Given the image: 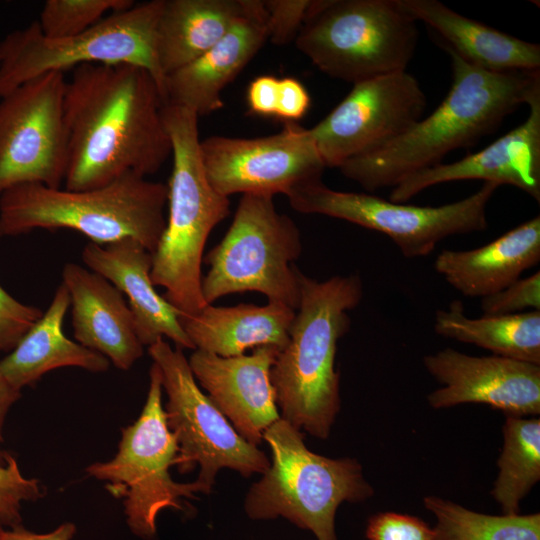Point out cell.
<instances>
[{"mask_svg": "<svg viewBox=\"0 0 540 540\" xmlns=\"http://www.w3.org/2000/svg\"><path fill=\"white\" fill-rule=\"evenodd\" d=\"M524 122L484 149L456 162L414 173L392 188L389 200L405 203L421 191L446 182L483 180L512 185L540 202V93L529 102Z\"/></svg>", "mask_w": 540, "mask_h": 540, "instance_id": "18", "label": "cell"}, {"mask_svg": "<svg viewBox=\"0 0 540 540\" xmlns=\"http://www.w3.org/2000/svg\"><path fill=\"white\" fill-rule=\"evenodd\" d=\"M44 496L40 482L26 478L16 458L9 453L7 463L0 465V521L4 527L22 525V504Z\"/></svg>", "mask_w": 540, "mask_h": 540, "instance_id": "31", "label": "cell"}, {"mask_svg": "<svg viewBox=\"0 0 540 540\" xmlns=\"http://www.w3.org/2000/svg\"><path fill=\"white\" fill-rule=\"evenodd\" d=\"M481 309L484 315H508L540 310V272L519 278L504 289L483 297Z\"/></svg>", "mask_w": 540, "mask_h": 540, "instance_id": "32", "label": "cell"}, {"mask_svg": "<svg viewBox=\"0 0 540 540\" xmlns=\"http://www.w3.org/2000/svg\"><path fill=\"white\" fill-rule=\"evenodd\" d=\"M162 5L163 0L135 4L69 37L48 38L37 21L14 30L0 42V98L49 72L64 73L83 64L126 63L148 70L165 100V76L155 47Z\"/></svg>", "mask_w": 540, "mask_h": 540, "instance_id": "8", "label": "cell"}, {"mask_svg": "<svg viewBox=\"0 0 540 540\" xmlns=\"http://www.w3.org/2000/svg\"><path fill=\"white\" fill-rule=\"evenodd\" d=\"M134 5L133 0H47L36 21L44 36L63 38L82 33L106 16Z\"/></svg>", "mask_w": 540, "mask_h": 540, "instance_id": "30", "label": "cell"}, {"mask_svg": "<svg viewBox=\"0 0 540 540\" xmlns=\"http://www.w3.org/2000/svg\"><path fill=\"white\" fill-rule=\"evenodd\" d=\"M310 96L304 85L295 78L279 79L276 116L286 122L301 119L310 106Z\"/></svg>", "mask_w": 540, "mask_h": 540, "instance_id": "36", "label": "cell"}, {"mask_svg": "<svg viewBox=\"0 0 540 540\" xmlns=\"http://www.w3.org/2000/svg\"><path fill=\"white\" fill-rule=\"evenodd\" d=\"M435 332L502 356L540 365V310L470 318L461 301L435 314Z\"/></svg>", "mask_w": 540, "mask_h": 540, "instance_id": "27", "label": "cell"}, {"mask_svg": "<svg viewBox=\"0 0 540 540\" xmlns=\"http://www.w3.org/2000/svg\"><path fill=\"white\" fill-rule=\"evenodd\" d=\"M503 439L492 495L505 514H516L520 501L540 479V420L507 416Z\"/></svg>", "mask_w": 540, "mask_h": 540, "instance_id": "28", "label": "cell"}, {"mask_svg": "<svg viewBox=\"0 0 540 540\" xmlns=\"http://www.w3.org/2000/svg\"><path fill=\"white\" fill-rule=\"evenodd\" d=\"M423 363L443 386L428 396L433 408L483 403L507 416L540 413V365L502 356H470L450 347Z\"/></svg>", "mask_w": 540, "mask_h": 540, "instance_id": "16", "label": "cell"}, {"mask_svg": "<svg viewBox=\"0 0 540 540\" xmlns=\"http://www.w3.org/2000/svg\"><path fill=\"white\" fill-rule=\"evenodd\" d=\"M268 40L275 45L294 42L306 18L311 0H263Z\"/></svg>", "mask_w": 540, "mask_h": 540, "instance_id": "33", "label": "cell"}, {"mask_svg": "<svg viewBox=\"0 0 540 540\" xmlns=\"http://www.w3.org/2000/svg\"><path fill=\"white\" fill-rule=\"evenodd\" d=\"M264 2L251 0L247 13L214 46L165 78L166 104L184 107L198 117L224 103L222 90L268 40Z\"/></svg>", "mask_w": 540, "mask_h": 540, "instance_id": "19", "label": "cell"}, {"mask_svg": "<svg viewBox=\"0 0 540 540\" xmlns=\"http://www.w3.org/2000/svg\"><path fill=\"white\" fill-rule=\"evenodd\" d=\"M416 22L400 0H311L294 43L321 72L354 84L406 71Z\"/></svg>", "mask_w": 540, "mask_h": 540, "instance_id": "7", "label": "cell"}, {"mask_svg": "<svg viewBox=\"0 0 540 540\" xmlns=\"http://www.w3.org/2000/svg\"><path fill=\"white\" fill-rule=\"evenodd\" d=\"M271 450L270 466L246 494L244 509L253 520L284 517L312 531L317 540H337L335 514L344 502L373 495L360 463L332 459L309 450L304 433L279 418L263 433Z\"/></svg>", "mask_w": 540, "mask_h": 540, "instance_id": "6", "label": "cell"}, {"mask_svg": "<svg viewBox=\"0 0 540 540\" xmlns=\"http://www.w3.org/2000/svg\"><path fill=\"white\" fill-rule=\"evenodd\" d=\"M279 79L273 75L256 77L248 86L247 103L252 113L275 117L278 106Z\"/></svg>", "mask_w": 540, "mask_h": 540, "instance_id": "37", "label": "cell"}, {"mask_svg": "<svg viewBox=\"0 0 540 540\" xmlns=\"http://www.w3.org/2000/svg\"><path fill=\"white\" fill-rule=\"evenodd\" d=\"M148 353L161 372L167 395L165 414L169 429L178 443L176 460L181 474L199 466L196 481L209 494L217 473L229 468L243 477L263 474L270 460L257 446L243 439L196 379L181 348L173 349L164 339L148 347Z\"/></svg>", "mask_w": 540, "mask_h": 540, "instance_id": "11", "label": "cell"}, {"mask_svg": "<svg viewBox=\"0 0 540 540\" xmlns=\"http://www.w3.org/2000/svg\"><path fill=\"white\" fill-rule=\"evenodd\" d=\"M405 10L467 62L494 72L540 70V45L463 16L437 0H400Z\"/></svg>", "mask_w": 540, "mask_h": 540, "instance_id": "23", "label": "cell"}, {"mask_svg": "<svg viewBox=\"0 0 540 540\" xmlns=\"http://www.w3.org/2000/svg\"><path fill=\"white\" fill-rule=\"evenodd\" d=\"M76 532V526L66 522L48 533H34L22 525L6 529L2 540H71Z\"/></svg>", "mask_w": 540, "mask_h": 540, "instance_id": "38", "label": "cell"}, {"mask_svg": "<svg viewBox=\"0 0 540 540\" xmlns=\"http://www.w3.org/2000/svg\"><path fill=\"white\" fill-rule=\"evenodd\" d=\"M70 304L69 292L61 283L45 313L0 361V373L15 389L33 386L57 368L79 367L94 373L109 369L105 356L64 335L63 320Z\"/></svg>", "mask_w": 540, "mask_h": 540, "instance_id": "25", "label": "cell"}, {"mask_svg": "<svg viewBox=\"0 0 540 540\" xmlns=\"http://www.w3.org/2000/svg\"><path fill=\"white\" fill-rule=\"evenodd\" d=\"M441 46L453 70L451 88L441 104L384 147L339 167L365 190L393 188L408 176L441 164L448 153L494 132L508 115L540 93V70L489 71Z\"/></svg>", "mask_w": 540, "mask_h": 540, "instance_id": "2", "label": "cell"}, {"mask_svg": "<svg viewBox=\"0 0 540 540\" xmlns=\"http://www.w3.org/2000/svg\"><path fill=\"white\" fill-rule=\"evenodd\" d=\"M208 181L220 194L287 195L321 180L326 168L309 129L285 122L279 133L258 138L210 136L200 140Z\"/></svg>", "mask_w": 540, "mask_h": 540, "instance_id": "15", "label": "cell"}, {"mask_svg": "<svg viewBox=\"0 0 540 540\" xmlns=\"http://www.w3.org/2000/svg\"><path fill=\"white\" fill-rule=\"evenodd\" d=\"M302 248L298 226L276 210L273 196L243 194L224 238L204 258L210 266L201 282L205 302L255 291L296 310L301 271L294 262Z\"/></svg>", "mask_w": 540, "mask_h": 540, "instance_id": "9", "label": "cell"}, {"mask_svg": "<svg viewBox=\"0 0 540 540\" xmlns=\"http://www.w3.org/2000/svg\"><path fill=\"white\" fill-rule=\"evenodd\" d=\"M540 261V217L472 250H443L435 270L467 297H486L509 286Z\"/></svg>", "mask_w": 540, "mask_h": 540, "instance_id": "22", "label": "cell"}, {"mask_svg": "<svg viewBox=\"0 0 540 540\" xmlns=\"http://www.w3.org/2000/svg\"><path fill=\"white\" fill-rule=\"evenodd\" d=\"M168 186L127 173L90 190L14 185L0 195V237L71 229L104 245L126 237L155 252L166 226Z\"/></svg>", "mask_w": 540, "mask_h": 540, "instance_id": "4", "label": "cell"}, {"mask_svg": "<svg viewBox=\"0 0 540 540\" xmlns=\"http://www.w3.org/2000/svg\"><path fill=\"white\" fill-rule=\"evenodd\" d=\"M424 506L437 519L435 540H540L539 513L492 516L436 496H426Z\"/></svg>", "mask_w": 540, "mask_h": 540, "instance_id": "29", "label": "cell"}, {"mask_svg": "<svg viewBox=\"0 0 540 540\" xmlns=\"http://www.w3.org/2000/svg\"><path fill=\"white\" fill-rule=\"evenodd\" d=\"M66 82L63 72H49L1 98L0 195L21 183L60 188L67 169Z\"/></svg>", "mask_w": 540, "mask_h": 540, "instance_id": "13", "label": "cell"}, {"mask_svg": "<svg viewBox=\"0 0 540 540\" xmlns=\"http://www.w3.org/2000/svg\"><path fill=\"white\" fill-rule=\"evenodd\" d=\"M161 90L134 64H83L66 82L65 189L106 186L127 173H157L172 154Z\"/></svg>", "mask_w": 540, "mask_h": 540, "instance_id": "1", "label": "cell"}, {"mask_svg": "<svg viewBox=\"0 0 540 540\" xmlns=\"http://www.w3.org/2000/svg\"><path fill=\"white\" fill-rule=\"evenodd\" d=\"M81 256L91 271L127 296L136 334L143 346L149 347L166 337L178 348L194 350L177 310L155 290L151 281L153 254L139 241L126 237L104 245L90 242Z\"/></svg>", "mask_w": 540, "mask_h": 540, "instance_id": "20", "label": "cell"}, {"mask_svg": "<svg viewBox=\"0 0 540 540\" xmlns=\"http://www.w3.org/2000/svg\"><path fill=\"white\" fill-rule=\"evenodd\" d=\"M280 349L254 348L250 354L221 357L195 349L188 359L195 379L236 432L257 446L280 418L270 370Z\"/></svg>", "mask_w": 540, "mask_h": 540, "instance_id": "17", "label": "cell"}, {"mask_svg": "<svg viewBox=\"0 0 540 540\" xmlns=\"http://www.w3.org/2000/svg\"><path fill=\"white\" fill-rule=\"evenodd\" d=\"M62 283L71 300L74 338L105 356L120 370H129L143 356L133 316L122 292L101 275L66 263Z\"/></svg>", "mask_w": 540, "mask_h": 540, "instance_id": "21", "label": "cell"}, {"mask_svg": "<svg viewBox=\"0 0 540 540\" xmlns=\"http://www.w3.org/2000/svg\"><path fill=\"white\" fill-rule=\"evenodd\" d=\"M162 378L153 363L149 371V388L139 417L122 428L115 456L95 462L85 471L116 498L123 499L126 522L131 532L145 540L156 536V520L165 508L182 510L181 498H195L203 493L195 480L181 483L173 480L170 468L176 465L178 443L169 429L162 405Z\"/></svg>", "mask_w": 540, "mask_h": 540, "instance_id": "10", "label": "cell"}, {"mask_svg": "<svg viewBox=\"0 0 540 540\" xmlns=\"http://www.w3.org/2000/svg\"><path fill=\"white\" fill-rule=\"evenodd\" d=\"M368 540H435V532L419 518L393 512L373 516L367 526Z\"/></svg>", "mask_w": 540, "mask_h": 540, "instance_id": "35", "label": "cell"}, {"mask_svg": "<svg viewBox=\"0 0 540 540\" xmlns=\"http://www.w3.org/2000/svg\"><path fill=\"white\" fill-rule=\"evenodd\" d=\"M250 4L251 0H163L155 47L165 78L221 40Z\"/></svg>", "mask_w": 540, "mask_h": 540, "instance_id": "26", "label": "cell"}, {"mask_svg": "<svg viewBox=\"0 0 540 540\" xmlns=\"http://www.w3.org/2000/svg\"><path fill=\"white\" fill-rule=\"evenodd\" d=\"M484 182L459 201L432 207L396 203L381 197L331 189L321 180L300 185L286 196L292 209L342 219L388 236L407 258L430 254L441 240L484 231L486 207L498 189Z\"/></svg>", "mask_w": 540, "mask_h": 540, "instance_id": "12", "label": "cell"}, {"mask_svg": "<svg viewBox=\"0 0 540 540\" xmlns=\"http://www.w3.org/2000/svg\"><path fill=\"white\" fill-rule=\"evenodd\" d=\"M21 398V391L15 389L0 373V465L7 463L9 452L2 448L3 429L11 407Z\"/></svg>", "mask_w": 540, "mask_h": 540, "instance_id": "39", "label": "cell"}, {"mask_svg": "<svg viewBox=\"0 0 540 540\" xmlns=\"http://www.w3.org/2000/svg\"><path fill=\"white\" fill-rule=\"evenodd\" d=\"M299 280V306L270 380L280 418L324 440L340 409L337 344L350 329L349 312L361 302L363 284L357 274L317 281L301 272Z\"/></svg>", "mask_w": 540, "mask_h": 540, "instance_id": "3", "label": "cell"}, {"mask_svg": "<svg viewBox=\"0 0 540 540\" xmlns=\"http://www.w3.org/2000/svg\"><path fill=\"white\" fill-rule=\"evenodd\" d=\"M5 530L6 529H5L4 525L0 521V540L3 539V534H4Z\"/></svg>", "mask_w": 540, "mask_h": 540, "instance_id": "40", "label": "cell"}, {"mask_svg": "<svg viewBox=\"0 0 540 540\" xmlns=\"http://www.w3.org/2000/svg\"><path fill=\"white\" fill-rule=\"evenodd\" d=\"M427 99L408 71L353 84L347 96L309 129L326 167L374 152L411 128L424 114Z\"/></svg>", "mask_w": 540, "mask_h": 540, "instance_id": "14", "label": "cell"}, {"mask_svg": "<svg viewBox=\"0 0 540 540\" xmlns=\"http://www.w3.org/2000/svg\"><path fill=\"white\" fill-rule=\"evenodd\" d=\"M294 316V309L268 301L265 305L207 304L195 314H178V319L194 350L234 357L260 346L282 350Z\"/></svg>", "mask_w": 540, "mask_h": 540, "instance_id": "24", "label": "cell"}, {"mask_svg": "<svg viewBox=\"0 0 540 540\" xmlns=\"http://www.w3.org/2000/svg\"><path fill=\"white\" fill-rule=\"evenodd\" d=\"M198 116L166 104L163 119L171 140L173 166L168 186L166 226L153 253L151 281L178 314H195L207 305L201 263L211 231L230 213V199L208 181L200 152Z\"/></svg>", "mask_w": 540, "mask_h": 540, "instance_id": "5", "label": "cell"}, {"mask_svg": "<svg viewBox=\"0 0 540 540\" xmlns=\"http://www.w3.org/2000/svg\"><path fill=\"white\" fill-rule=\"evenodd\" d=\"M42 315L39 308L21 303L0 286V352L12 351Z\"/></svg>", "mask_w": 540, "mask_h": 540, "instance_id": "34", "label": "cell"}]
</instances>
